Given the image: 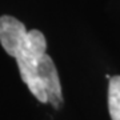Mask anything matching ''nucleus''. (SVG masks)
I'll list each match as a JSON object with an SVG mask.
<instances>
[{"mask_svg":"<svg viewBox=\"0 0 120 120\" xmlns=\"http://www.w3.org/2000/svg\"><path fill=\"white\" fill-rule=\"evenodd\" d=\"M0 44L16 59L19 72L31 94L40 103H49L55 109L63 105L59 73L51 56L47 55V40L38 30L27 31L16 17L0 16Z\"/></svg>","mask_w":120,"mask_h":120,"instance_id":"f257e3e1","label":"nucleus"},{"mask_svg":"<svg viewBox=\"0 0 120 120\" xmlns=\"http://www.w3.org/2000/svg\"><path fill=\"white\" fill-rule=\"evenodd\" d=\"M108 111L112 120H120V76H112L108 84Z\"/></svg>","mask_w":120,"mask_h":120,"instance_id":"f03ea898","label":"nucleus"}]
</instances>
